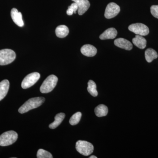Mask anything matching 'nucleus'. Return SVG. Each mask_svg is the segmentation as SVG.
<instances>
[{
	"mask_svg": "<svg viewBox=\"0 0 158 158\" xmlns=\"http://www.w3.org/2000/svg\"><path fill=\"white\" fill-rule=\"evenodd\" d=\"M151 13L154 17L158 19V6H152L150 8Z\"/></svg>",
	"mask_w": 158,
	"mask_h": 158,
	"instance_id": "nucleus-24",
	"label": "nucleus"
},
{
	"mask_svg": "<svg viewBox=\"0 0 158 158\" xmlns=\"http://www.w3.org/2000/svg\"><path fill=\"white\" fill-rule=\"evenodd\" d=\"M114 44L116 46L126 50L130 51L133 48V45L131 42L124 38H119L115 40Z\"/></svg>",
	"mask_w": 158,
	"mask_h": 158,
	"instance_id": "nucleus-12",
	"label": "nucleus"
},
{
	"mask_svg": "<svg viewBox=\"0 0 158 158\" xmlns=\"http://www.w3.org/2000/svg\"><path fill=\"white\" fill-rule=\"evenodd\" d=\"M37 158H52V155L48 152L45 150L40 149L37 151Z\"/></svg>",
	"mask_w": 158,
	"mask_h": 158,
	"instance_id": "nucleus-22",
	"label": "nucleus"
},
{
	"mask_svg": "<svg viewBox=\"0 0 158 158\" xmlns=\"http://www.w3.org/2000/svg\"><path fill=\"white\" fill-rule=\"evenodd\" d=\"M11 15L12 20L17 26L19 27H23L24 22L22 15L20 12H19L17 9L13 8L11 9Z\"/></svg>",
	"mask_w": 158,
	"mask_h": 158,
	"instance_id": "nucleus-10",
	"label": "nucleus"
},
{
	"mask_svg": "<svg viewBox=\"0 0 158 158\" xmlns=\"http://www.w3.org/2000/svg\"><path fill=\"white\" fill-rule=\"evenodd\" d=\"M120 11V7L116 3H109L105 10V17L107 19L113 18L116 17Z\"/></svg>",
	"mask_w": 158,
	"mask_h": 158,
	"instance_id": "nucleus-8",
	"label": "nucleus"
},
{
	"mask_svg": "<svg viewBox=\"0 0 158 158\" xmlns=\"http://www.w3.org/2000/svg\"><path fill=\"white\" fill-rule=\"evenodd\" d=\"M40 76V73L37 72L32 73L27 75L22 82V88L26 89L32 87L39 80Z\"/></svg>",
	"mask_w": 158,
	"mask_h": 158,
	"instance_id": "nucleus-6",
	"label": "nucleus"
},
{
	"mask_svg": "<svg viewBox=\"0 0 158 158\" xmlns=\"http://www.w3.org/2000/svg\"><path fill=\"white\" fill-rule=\"evenodd\" d=\"M65 114L64 113H59L57 114L55 117V121L49 126L50 128L54 129L61 124L65 117Z\"/></svg>",
	"mask_w": 158,
	"mask_h": 158,
	"instance_id": "nucleus-17",
	"label": "nucleus"
},
{
	"mask_svg": "<svg viewBox=\"0 0 158 158\" xmlns=\"http://www.w3.org/2000/svg\"><path fill=\"white\" fill-rule=\"evenodd\" d=\"M96 85L95 82L92 80H90L88 82V91L93 97H96L98 95Z\"/></svg>",
	"mask_w": 158,
	"mask_h": 158,
	"instance_id": "nucleus-20",
	"label": "nucleus"
},
{
	"mask_svg": "<svg viewBox=\"0 0 158 158\" xmlns=\"http://www.w3.org/2000/svg\"><path fill=\"white\" fill-rule=\"evenodd\" d=\"M76 3L78 6V13L79 15H83L90 7V3L88 0H72Z\"/></svg>",
	"mask_w": 158,
	"mask_h": 158,
	"instance_id": "nucleus-9",
	"label": "nucleus"
},
{
	"mask_svg": "<svg viewBox=\"0 0 158 158\" xmlns=\"http://www.w3.org/2000/svg\"><path fill=\"white\" fill-rule=\"evenodd\" d=\"M16 54L14 51L9 49L0 50V65L10 64L15 60Z\"/></svg>",
	"mask_w": 158,
	"mask_h": 158,
	"instance_id": "nucleus-4",
	"label": "nucleus"
},
{
	"mask_svg": "<svg viewBox=\"0 0 158 158\" xmlns=\"http://www.w3.org/2000/svg\"><path fill=\"white\" fill-rule=\"evenodd\" d=\"M133 43L138 48L143 49L146 47L147 41L141 35H136L132 40Z\"/></svg>",
	"mask_w": 158,
	"mask_h": 158,
	"instance_id": "nucleus-15",
	"label": "nucleus"
},
{
	"mask_svg": "<svg viewBox=\"0 0 158 158\" xmlns=\"http://www.w3.org/2000/svg\"><path fill=\"white\" fill-rule=\"evenodd\" d=\"M157 53L155 50L152 48H148L145 51V57L147 62H151L154 59L158 58Z\"/></svg>",
	"mask_w": 158,
	"mask_h": 158,
	"instance_id": "nucleus-19",
	"label": "nucleus"
},
{
	"mask_svg": "<svg viewBox=\"0 0 158 158\" xmlns=\"http://www.w3.org/2000/svg\"><path fill=\"white\" fill-rule=\"evenodd\" d=\"M82 114L81 112H77L74 114L69 119V123L71 125H76L79 123Z\"/></svg>",
	"mask_w": 158,
	"mask_h": 158,
	"instance_id": "nucleus-21",
	"label": "nucleus"
},
{
	"mask_svg": "<svg viewBox=\"0 0 158 158\" xmlns=\"http://www.w3.org/2000/svg\"><path fill=\"white\" fill-rule=\"evenodd\" d=\"M128 29L136 35L142 36H146L149 33L148 27L141 23L132 24L129 26Z\"/></svg>",
	"mask_w": 158,
	"mask_h": 158,
	"instance_id": "nucleus-7",
	"label": "nucleus"
},
{
	"mask_svg": "<svg viewBox=\"0 0 158 158\" xmlns=\"http://www.w3.org/2000/svg\"><path fill=\"white\" fill-rule=\"evenodd\" d=\"M58 81V77L54 75L49 76L40 86V92L42 93H48L51 92L56 86Z\"/></svg>",
	"mask_w": 158,
	"mask_h": 158,
	"instance_id": "nucleus-2",
	"label": "nucleus"
},
{
	"mask_svg": "<svg viewBox=\"0 0 158 158\" xmlns=\"http://www.w3.org/2000/svg\"><path fill=\"white\" fill-rule=\"evenodd\" d=\"M94 113L96 116L98 117L106 116L108 114V108L104 105H99L95 108Z\"/></svg>",
	"mask_w": 158,
	"mask_h": 158,
	"instance_id": "nucleus-18",
	"label": "nucleus"
},
{
	"mask_svg": "<svg viewBox=\"0 0 158 158\" xmlns=\"http://www.w3.org/2000/svg\"><path fill=\"white\" fill-rule=\"evenodd\" d=\"M45 99L43 97L33 98L29 99L24 103L19 109V112L23 114L40 106L45 101Z\"/></svg>",
	"mask_w": 158,
	"mask_h": 158,
	"instance_id": "nucleus-1",
	"label": "nucleus"
},
{
	"mask_svg": "<svg viewBox=\"0 0 158 158\" xmlns=\"http://www.w3.org/2000/svg\"><path fill=\"white\" fill-rule=\"evenodd\" d=\"M117 31L114 28H110L105 31L99 36L100 39L102 40L114 39L117 36Z\"/></svg>",
	"mask_w": 158,
	"mask_h": 158,
	"instance_id": "nucleus-13",
	"label": "nucleus"
},
{
	"mask_svg": "<svg viewBox=\"0 0 158 158\" xmlns=\"http://www.w3.org/2000/svg\"><path fill=\"white\" fill-rule=\"evenodd\" d=\"M18 139V134L13 131L5 132L0 136V146H7L13 144Z\"/></svg>",
	"mask_w": 158,
	"mask_h": 158,
	"instance_id": "nucleus-3",
	"label": "nucleus"
},
{
	"mask_svg": "<svg viewBox=\"0 0 158 158\" xmlns=\"http://www.w3.org/2000/svg\"><path fill=\"white\" fill-rule=\"evenodd\" d=\"M76 148L78 152L85 156L90 155L93 152L94 149L93 144L90 142L81 140L77 141Z\"/></svg>",
	"mask_w": 158,
	"mask_h": 158,
	"instance_id": "nucleus-5",
	"label": "nucleus"
},
{
	"mask_svg": "<svg viewBox=\"0 0 158 158\" xmlns=\"http://www.w3.org/2000/svg\"><path fill=\"white\" fill-rule=\"evenodd\" d=\"M9 81L4 80L0 82V101L7 95L9 88Z\"/></svg>",
	"mask_w": 158,
	"mask_h": 158,
	"instance_id": "nucleus-14",
	"label": "nucleus"
},
{
	"mask_svg": "<svg viewBox=\"0 0 158 158\" xmlns=\"http://www.w3.org/2000/svg\"><path fill=\"white\" fill-rule=\"evenodd\" d=\"M81 52L87 57H93L96 55L97 50L95 47L90 44H85L82 47Z\"/></svg>",
	"mask_w": 158,
	"mask_h": 158,
	"instance_id": "nucleus-11",
	"label": "nucleus"
},
{
	"mask_svg": "<svg viewBox=\"0 0 158 158\" xmlns=\"http://www.w3.org/2000/svg\"><path fill=\"white\" fill-rule=\"evenodd\" d=\"M78 6L76 3L74 2L70 6H69L68 10L66 11V13L69 15H72L73 13H77V11L78 10Z\"/></svg>",
	"mask_w": 158,
	"mask_h": 158,
	"instance_id": "nucleus-23",
	"label": "nucleus"
},
{
	"mask_svg": "<svg viewBox=\"0 0 158 158\" xmlns=\"http://www.w3.org/2000/svg\"><path fill=\"white\" fill-rule=\"evenodd\" d=\"M69 30L68 27L65 25H60L56 29V34L59 38H64L68 35Z\"/></svg>",
	"mask_w": 158,
	"mask_h": 158,
	"instance_id": "nucleus-16",
	"label": "nucleus"
},
{
	"mask_svg": "<svg viewBox=\"0 0 158 158\" xmlns=\"http://www.w3.org/2000/svg\"><path fill=\"white\" fill-rule=\"evenodd\" d=\"M96 156H91L89 157V158H97Z\"/></svg>",
	"mask_w": 158,
	"mask_h": 158,
	"instance_id": "nucleus-25",
	"label": "nucleus"
}]
</instances>
